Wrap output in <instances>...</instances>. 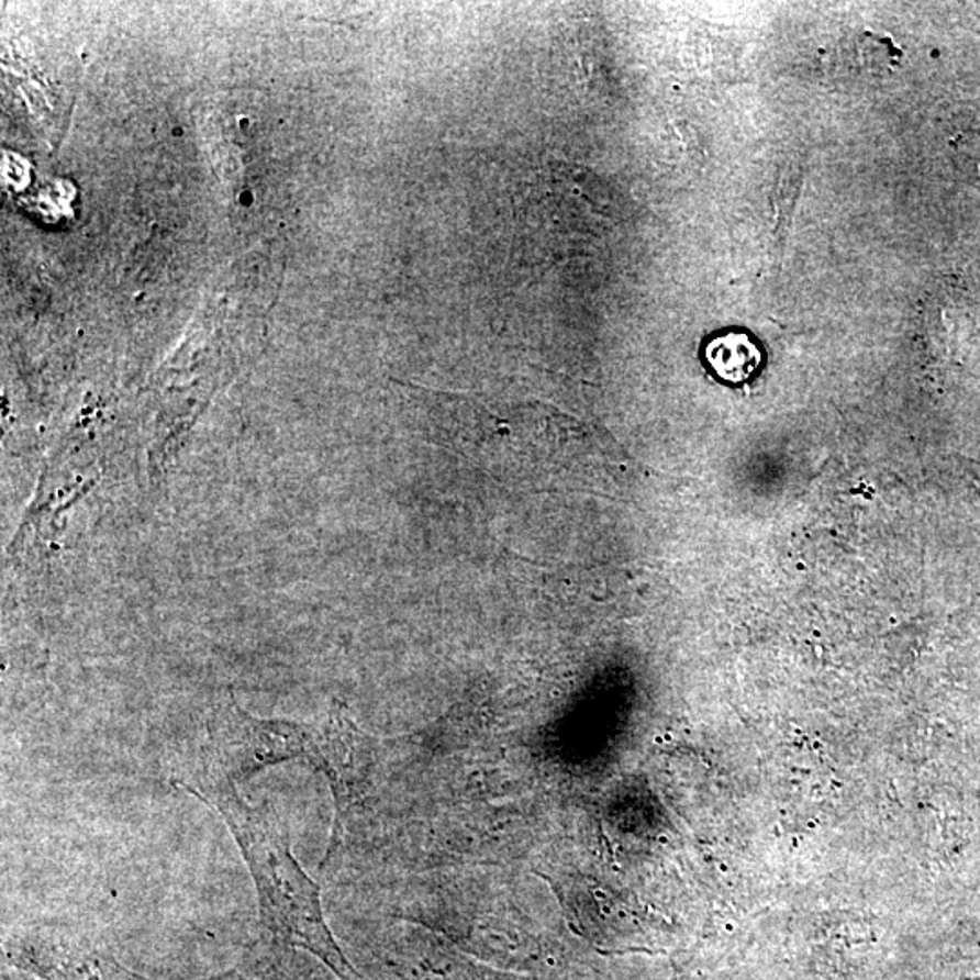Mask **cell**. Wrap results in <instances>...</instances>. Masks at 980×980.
<instances>
[{
  "mask_svg": "<svg viewBox=\"0 0 980 980\" xmlns=\"http://www.w3.org/2000/svg\"><path fill=\"white\" fill-rule=\"evenodd\" d=\"M188 792L213 806L230 826L255 881L264 926L283 944L319 957L339 979L355 980V971L328 932L319 884L292 856L277 817L245 803L236 787L188 788Z\"/></svg>",
  "mask_w": 980,
  "mask_h": 980,
  "instance_id": "1",
  "label": "cell"
},
{
  "mask_svg": "<svg viewBox=\"0 0 980 980\" xmlns=\"http://www.w3.org/2000/svg\"><path fill=\"white\" fill-rule=\"evenodd\" d=\"M10 962L46 980H146L110 955L52 929H24L8 943Z\"/></svg>",
  "mask_w": 980,
  "mask_h": 980,
  "instance_id": "3",
  "label": "cell"
},
{
  "mask_svg": "<svg viewBox=\"0 0 980 980\" xmlns=\"http://www.w3.org/2000/svg\"><path fill=\"white\" fill-rule=\"evenodd\" d=\"M313 732L291 721L260 720L230 699L209 721L199 770L177 784L188 788L236 787L255 773L291 759H309Z\"/></svg>",
  "mask_w": 980,
  "mask_h": 980,
  "instance_id": "2",
  "label": "cell"
},
{
  "mask_svg": "<svg viewBox=\"0 0 980 980\" xmlns=\"http://www.w3.org/2000/svg\"><path fill=\"white\" fill-rule=\"evenodd\" d=\"M175 135H177V136L183 135V130H180V127H177V130H175Z\"/></svg>",
  "mask_w": 980,
  "mask_h": 980,
  "instance_id": "6",
  "label": "cell"
},
{
  "mask_svg": "<svg viewBox=\"0 0 980 980\" xmlns=\"http://www.w3.org/2000/svg\"><path fill=\"white\" fill-rule=\"evenodd\" d=\"M241 202H242V204H245V205H250V204H253V199H250V193H244V194H242Z\"/></svg>",
  "mask_w": 980,
  "mask_h": 980,
  "instance_id": "5",
  "label": "cell"
},
{
  "mask_svg": "<svg viewBox=\"0 0 980 980\" xmlns=\"http://www.w3.org/2000/svg\"><path fill=\"white\" fill-rule=\"evenodd\" d=\"M703 358L709 369L726 383L750 380L762 361L759 345L740 331L715 334L704 345Z\"/></svg>",
  "mask_w": 980,
  "mask_h": 980,
  "instance_id": "4",
  "label": "cell"
}]
</instances>
